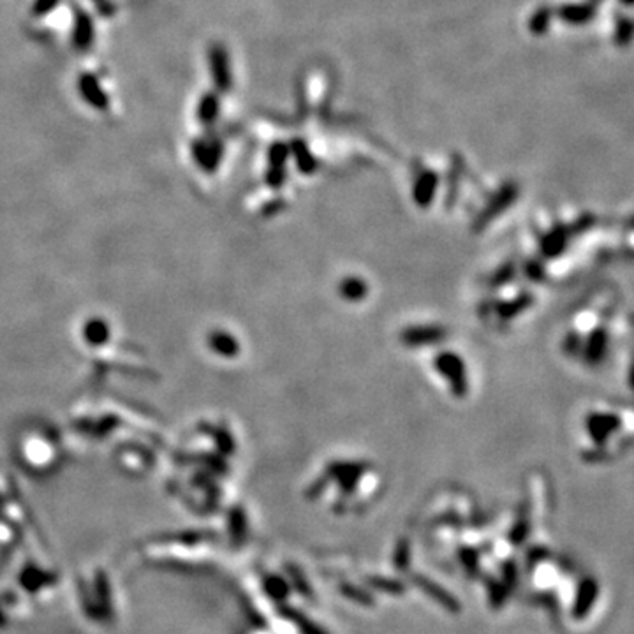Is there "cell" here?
Instances as JSON below:
<instances>
[{
    "label": "cell",
    "mask_w": 634,
    "mask_h": 634,
    "mask_svg": "<svg viewBox=\"0 0 634 634\" xmlns=\"http://www.w3.org/2000/svg\"><path fill=\"white\" fill-rule=\"evenodd\" d=\"M488 591H490V602L494 604L495 608H499L500 604L504 602V599H506V595H507L506 589H504V587H500L499 583H495V585L488 587Z\"/></svg>",
    "instance_id": "obj_21"
},
{
    "label": "cell",
    "mask_w": 634,
    "mask_h": 634,
    "mask_svg": "<svg viewBox=\"0 0 634 634\" xmlns=\"http://www.w3.org/2000/svg\"><path fill=\"white\" fill-rule=\"evenodd\" d=\"M194 156L203 164L210 166L215 164V160L220 156V143L219 140H196L194 143Z\"/></svg>",
    "instance_id": "obj_8"
},
{
    "label": "cell",
    "mask_w": 634,
    "mask_h": 634,
    "mask_svg": "<svg viewBox=\"0 0 634 634\" xmlns=\"http://www.w3.org/2000/svg\"><path fill=\"white\" fill-rule=\"evenodd\" d=\"M367 580L368 585L375 591L386 592V594L391 595H402L403 591H405V587H403L402 582L399 580H391V578H384V576H368Z\"/></svg>",
    "instance_id": "obj_10"
},
{
    "label": "cell",
    "mask_w": 634,
    "mask_h": 634,
    "mask_svg": "<svg viewBox=\"0 0 634 634\" xmlns=\"http://www.w3.org/2000/svg\"><path fill=\"white\" fill-rule=\"evenodd\" d=\"M266 589L273 598L277 599H284L288 595V585L284 583V580L277 578V576H271L266 583Z\"/></svg>",
    "instance_id": "obj_20"
},
{
    "label": "cell",
    "mask_w": 634,
    "mask_h": 634,
    "mask_svg": "<svg viewBox=\"0 0 634 634\" xmlns=\"http://www.w3.org/2000/svg\"><path fill=\"white\" fill-rule=\"evenodd\" d=\"M220 113V97L217 92H207L198 101L196 116L203 125H213Z\"/></svg>",
    "instance_id": "obj_7"
},
{
    "label": "cell",
    "mask_w": 634,
    "mask_h": 634,
    "mask_svg": "<svg viewBox=\"0 0 634 634\" xmlns=\"http://www.w3.org/2000/svg\"><path fill=\"white\" fill-rule=\"evenodd\" d=\"M293 150H295L296 160H298V166L302 168V171H304V173H314L315 166H317V162H315V159L312 157V154L308 152L307 145H305L304 141L298 140L295 143V147H293Z\"/></svg>",
    "instance_id": "obj_14"
},
{
    "label": "cell",
    "mask_w": 634,
    "mask_h": 634,
    "mask_svg": "<svg viewBox=\"0 0 634 634\" xmlns=\"http://www.w3.org/2000/svg\"><path fill=\"white\" fill-rule=\"evenodd\" d=\"M516 575H518V573H516L515 562H507L506 566H504V578H506L507 587L515 585V583H516Z\"/></svg>",
    "instance_id": "obj_23"
},
{
    "label": "cell",
    "mask_w": 634,
    "mask_h": 634,
    "mask_svg": "<svg viewBox=\"0 0 634 634\" xmlns=\"http://www.w3.org/2000/svg\"><path fill=\"white\" fill-rule=\"evenodd\" d=\"M393 562L395 566L399 567L400 571H405L409 567V562H411V545L407 541H400L399 547L395 550V557H393Z\"/></svg>",
    "instance_id": "obj_16"
},
{
    "label": "cell",
    "mask_w": 634,
    "mask_h": 634,
    "mask_svg": "<svg viewBox=\"0 0 634 634\" xmlns=\"http://www.w3.org/2000/svg\"><path fill=\"white\" fill-rule=\"evenodd\" d=\"M339 591L344 598L351 599V601L358 602L361 606H372L374 604V598H372L370 592L363 591V589H359V587L352 585V583H340Z\"/></svg>",
    "instance_id": "obj_11"
},
{
    "label": "cell",
    "mask_w": 634,
    "mask_h": 634,
    "mask_svg": "<svg viewBox=\"0 0 634 634\" xmlns=\"http://www.w3.org/2000/svg\"><path fill=\"white\" fill-rule=\"evenodd\" d=\"M435 184H437V178H435L434 173H423L421 178L416 184V200L419 203H428L435 191Z\"/></svg>",
    "instance_id": "obj_13"
},
{
    "label": "cell",
    "mask_w": 634,
    "mask_h": 634,
    "mask_svg": "<svg viewBox=\"0 0 634 634\" xmlns=\"http://www.w3.org/2000/svg\"><path fill=\"white\" fill-rule=\"evenodd\" d=\"M96 41V25L90 12L81 8H74V18H72V32L71 44L76 52H88Z\"/></svg>",
    "instance_id": "obj_2"
},
{
    "label": "cell",
    "mask_w": 634,
    "mask_h": 634,
    "mask_svg": "<svg viewBox=\"0 0 634 634\" xmlns=\"http://www.w3.org/2000/svg\"><path fill=\"white\" fill-rule=\"evenodd\" d=\"M96 2H101V0H96Z\"/></svg>",
    "instance_id": "obj_25"
},
{
    "label": "cell",
    "mask_w": 634,
    "mask_h": 634,
    "mask_svg": "<svg viewBox=\"0 0 634 634\" xmlns=\"http://www.w3.org/2000/svg\"><path fill=\"white\" fill-rule=\"evenodd\" d=\"M289 573H291V576H293V583L296 585V591L304 595V598L314 599V594H312V585H308V582L305 580L304 573H302L298 567H289Z\"/></svg>",
    "instance_id": "obj_15"
},
{
    "label": "cell",
    "mask_w": 634,
    "mask_h": 634,
    "mask_svg": "<svg viewBox=\"0 0 634 634\" xmlns=\"http://www.w3.org/2000/svg\"><path fill=\"white\" fill-rule=\"evenodd\" d=\"M599 2L601 0H589V2H583V4L560 6L553 14H557L560 20L569 25H585L591 20H594Z\"/></svg>",
    "instance_id": "obj_5"
},
{
    "label": "cell",
    "mask_w": 634,
    "mask_h": 634,
    "mask_svg": "<svg viewBox=\"0 0 634 634\" xmlns=\"http://www.w3.org/2000/svg\"><path fill=\"white\" fill-rule=\"evenodd\" d=\"M208 69L217 94H228L233 88V71L228 48L220 43L210 44L208 48Z\"/></svg>",
    "instance_id": "obj_1"
},
{
    "label": "cell",
    "mask_w": 634,
    "mask_h": 634,
    "mask_svg": "<svg viewBox=\"0 0 634 634\" xmlns=\"http://www.w3.org/2000/svg\"><path fill=\"white\" fill-rule=\"evenodd\" d=\"M620 2H622V4H626V6L633 4V0H620Z\"/></svg>",
    "instance_id": "obj_24"
},
{
    "label": "cell",
    "mask_w": 634,
    "mask_h": 634,
    "mask_svg": "<svg viewBox=\"0 0 634 634\" xmlns=\"http://www.w3.org/2000/svg\"><path fill=\"white\" fill-rule=\"evenodd\" d=\"M631 37H633V23L627 18H620L617 21V30H615V43L617 44H629Z\"/></svg>",
    "instance_id": "obj_17"
},
{
    "label": "cell",
    "mask_w": 634,
    "mask_h": 634,
    "mask_svg": "<svg viewBox=\"0 0 634 634\" xmlns=\"http://www.w3.org/2000/svg\"><path fill=\"white\" fill-rule=\"evenodd\" d=\"M412 583H414L418 589H421L425 594L428 595L430 599H434L435 602H439L441 606L444 610H447L450 613H458L462 608H460V601L455 598V595L447 592L444 587H441L439 583L432 582L428 576L423 575H412Z\"/></svg>",
    "instance_id": "obj_4"
},
{
    "label": "cell",
    "mask_w": 634,
    "mask_h": 634,
    "mask_svg": "<svg viewBox=\"0 0 634 634\" xmlns=\"http://www.w3.org/2000/svg\"><path fill=\"white\" fill-rule=\"evenodd\" d=\"M60 0H34L32 6V14L36 18H43L46 14L53 11V9L59 8Z\"/></svg>",
    "instance_id": "obj_18"
},
{
    "label": "cell",
    "mask_w": 634,
    "mask_h": 634,
    "mask_svg": "<svg viewBox=\"0 0 634 634\" xmlns=\"http://www.w3.org/2000/svg\"><path fill=\"white\" fill-rule=\"evenodd\" d=\"M78 92H80L81 99L94 109L99 112H106L109 108V97L108 92L104 90L101 85L99 78L92 72H83L78 78Z\"/></svg>",
    "instance_id": "obj_3"
},
{
    "label": "cell",
    "mask_w": 634,
    "mask_h": 634,
    "mask_svg": "<svg viewBox=\"0 0 634 634\" xmlns=\"http://www.w3.org/2000/svg\"><path fill=\"white\" fill-rule=\"evenodd\" d=\"M551 18H553V11L548 6H541L539 9H536L532 12L531 20H529V30L534 36H545L550 28Z\"/></svg>",
    "instance_id": "obj_9"
},
{
    "label": "cell",
    "mask_w": 634,
    "mask_h": 634,
    "mask_svg": "<svg viewBox=\"0 0 634 634\" xmlns=\"http://www.w3.org/2000/svg\"><path fill=\"white\" fill-rule=\"evenodd\" d=\"M599 595V587L594 578H585L580 582L578 591H576L575 606H573V615L575 618L587 617V613L592 610L595 599Z\"/></svg>",
    "instance_id": "obj_6"
},
{
    "label": "cell",
    "mask_w": 634,
    "mask_h": 634,
    "mask_svg": "<svg viewBox=\"0 0 634 634\" xmlns=\"http://www.w3.org/2000/svg\"><path fill=\"white\" fill-rule=\"evenodd\" d=\"M288 156H289V148L286 147V145L277 143V145H273V147H271L270 160H271V164L275 166V168H280V166H282V164L286 162Z\"/></svg>",
    "instance_id": "obj_19"
},
{
    "label": "cell",
    "mask_w": 634,
    "mask_h": 634,
    "mask_svg": "<svg viewBox=\"0 0 634 634\" xmlns=\"http://www.w3.org/2000/svg\"><path fill=\"white\" fill-rule=\"evenodd\" d=\"M286 615H288L289 620H293V622H295L296 626L299 627L302 634H328L326 631L323 629V627L317 626L315 622H312L310 618L305 617V615L302 613V611L286 610Z\"/></svg>",
    "instance_id": "obj_12"
},
{
    "label": "cell",
    "mask_w": 634,
    "mask_h": 634,
    "mask_svg": "<svg viewBox=\"0 0 634 634\" xmlns=\"http://www.w3.org/2000/svg\"><path fill=\"white\" fill-rule=\"evenodd\" d=\"M460 557H462V562H463V566L467 567V569L471 571V573H474L476 569H478V555L474 553V551H469V550H465V551H462V553H460Z\"/></svg>",
    "instance_id": "obj_22"
}]
</instances>
